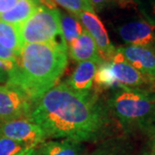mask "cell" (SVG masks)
Instances as JSON below:
<instances>
[{
	"mask_svg": "<svg viewBox=\"0 0 155 155\" xmlns=\"http://www.w3.org/2000/svg\"><path fill=\"white\" fill-rule=\"evenodd\" d=\"M37 149L40 155H82L84 152L81 142L69 139L44 141Z\"/></svg>",
	"mask_w": 155,
	"mask_h": 155,
	"instance_id": "cell-14",
	"label": "cell"
},
{
	"mask_svg": "<svg viewBox=\"0 0 155 155\" xmlns=\"http://www.w3.org/2000/svg\"><path fill=\"white\" fill-rule=\"evenodd\" d=\"M67 64V47L64 43L23 45L16 67L8 74L7 84L35 104L59 82Z\"/></svg>",
	"mask_w": 155,
	"mask_h": 155,
	"instance_id": "cell-2",
	"label": "cell"
},
{
	"mask_svg": "<svg viewBox=\"0 0 155 155\" xmlns=\"http://www.w3.org/2000/svg\"><path fill=\"white\" fill-rule=\"evenodd\" d=\"M109 62L112 75L118 86L155 91V84L132 67L117 48L116 54Z\"/></svg>",
	"mask_w": 155,
	"mask_h": 155,
	"instance_id": "cell-6",
	"label": "cell"
},
{
	"mask_svg": "<svg viewBox=\"0 0 155 155\" xmlns=\"http://www.w3.org/2000/svg\"><path fill=\"white\" fill-rule=\"evenodd\" d=\"M91 155H110V154L105 153H102V152H100V153H93V154H91Z\"/></svg>",
	"mask_w": 155,
	"mask_h": 155,
	"instance_id": "cell-27",
	"label": "cell"
},
{
	"mask_svg": "<svg viewBox=\"0 0 155 155\" xmlns=\"http://www.w3.org/2000/svg\"><path fill=\"white\" fill-rule=\"evenodd\" d=\"M32 104L17 88L0 85V121L29 118Z\"/></svg>",
	"mask_w": 155,
	"mask_h": 155,
	"instance_id": "cell-7",
	"label": "cell"
},
{
	"mask_svg": "<svg viewBox=\"0 0 155 155\" xmlns=\"http://www.w3.org/2000/svg\"><path fill=\"white\" fill-rule=\"evenodd\" d=\"M130 1H131V0H122V5H127V4H128Z\"/></svg>",
	"mask_w": 155,
	"mask_h": 155,
	"instance_id": "cell-26",
	"label": "cell"
},
{
	"mask_svg": "<svg viewBox=\"0 0 155 155\" xmlns=\"http://www.w3.org/2000/svg\"><path fill=\"white\" fill-rule=\"evenodd\" d=\"M17 28L22 46L34 43L66 44L62 36L58 9L41 5Z\"/></svg>",
	"mask_w": 155,
	"mask_h": 155,
	"instance_id": "cell-4",
	"label": "cell"
},
{
	"mask_svg": "<svg viewBox=\"0 0 155 155\" xmlns=\"http://www.w3.org/2000/svg\"><path fill=\"white\" fill-rule=\"evenodd\" d=\"M146 132L148 136V141L143 155H155V127H151Z\"/></svg>",
	"mask_w": 155,
	"mask_h": 155,
	"instance_id": "cell-21",
	"label": "cell"
},
{
	"mask_svg": "<svg viewBox=\"0 0 155 155\" xmlns=\"http://www.w3.org/2000/svg\"><path fill=\"white\" fill-rule=\"evenodd\" d=\"M35 105L29 119L47 138L92 142L108 135L114 124L107 104L97 95L76 91L66 82L56 84Z\"/></svg>",
	"mask_w": 155,
	"mask_h": 155,
	"instance_id": "cell-1",
	"label": "cell"
},
{
	"mask_svg": "<svg viewBox=\"0 0 155 155\" xmlns=\"http://www.w3.org/2000/svg\"><path fill=\"white\" fill-rule=\"evenodd\" d=\"M41 5L39 0H19L12 9L0 15V21L18 26L28 19Z\"/></svg>",
	"mask_w": 155,
	"mask_h": 155,
	"instance_id": "cell-13",
	"label": "cell"
},
{
	"mask_svg": "<svg viewBox=\"0 0 155 155\" xmlns=\"http://www.w3.org/2000/svg\"><path fill=\"white\" fill-rule=\"evenodd\" d=\"M18 1L19 0H0V15L12 9Z\"/></svg>",
	"mask_w": 155,
	"mask_h": 155,
	"instance_id": "cell-24",
	"label": "cell"
},
{
	"mask_svg": "<svg viewBox=\"0 0 155 155\" xmlns=\"http://www.w3.org/2000/svg\"><path fill=\"white\" fill-rule=\"evenodd\" d=\"M107 105L125 129L146 132L155 127V91L119 85L113 88Z\"/></svg>",
	"mask_w": 155,
	"mask_h": 155,
	"instance_id": "cell-3",
	"label": "cell"
},
{
	"mask_svg": "<svg viewBox=\"0 0 155 155\" xmlns=\"http://www.w3.org/2000/svg\"><path fill=\"white\" fill-rule=\"evenodd\" d=\"M67 48L74 61L78 62L88 61L102 62L94 40L85 29L78 38L67 47Z\"/></svg>",
	"mask_w": 155,
	"mask_h": 155,
	"instance_id": "cell-12",
	"label": "cell"
},
{
	"mask_svg": "<svg viewBox=\"0 0 155 155\" xmlns=\"http://www.w3.org/2000/svg\"><path fill=\"white\" fill-rule=\"evenodd\" d=\"M0 134L33 148L43 143L47 139L43 130L29 118L0 121Z\"/></svg>",
	"mask_w": 155,
	"mask_h": 155,
	"instance_id": "cell-5",
	"label": "cell"
},
{
	"mask_svg": "<svg viewBox=\"0 0 155 155\" xmlns=\"http://www.w3.org/2000/svg\"><path fill=\"white\" fill-rule=\"evenodd\" d=\"M117 32L127 45L144 47L155 53V26L146 18L125 22Z\"/></svg>",
	"mask_w": 155,
	"mask_h": 155,
	"instance_id": "cell-9",
	"label": "cell"
},
{
	"mask_svg": "<svg viewBox=\"0 0 155 155\" xmlns=\"http://www.w3.org/2000/svg\"><path fill=\"white\" fill-rule=\"evenodd\" d=\"M141 10L146 19L155 26V0H145Z\"/></svg>",
	"mask_w": 155,
	"mask_h": 155,
	"instance_id": "cell-20",
	"label": "cell"
},
{
	"mask_svg": "<svg viewBox=\"0 0 155 155\" xmlns=\"http://www.w3.org/2000/svg\"><path fill=\"white\" fill-rule=\"evenodd\" d=\"M73 15L94 40L101 61H110L116 54V48L110 42L107 30L101 20L95 13L87 11L78 12Z\"/></svg>",
	"mask_w": 155,
	"mask_h": 155,
	"instance_id": "cell-8",
	"label": "cell"
},
{
	"mask_svg": "<svg viewBox=\"0 0 155 155\" xmlns=\"http://www.w3.org/2000/svg\"><path fill=\"white\" fill-rule=\"evenodd\" d=\"M101 62L88 61L79 62L66 83L78 92H88L92 87L95 75Z\"/></svg>",
	"mask_w": 155,
	"mask_h": 155,
	"instance_id": "cell-11",
	"label": "cell"
},
{
	"mask_svg": "<svg viewBox=\"0 0 155 155\" xmlns=\"http://www.w3.org/2000/svg\"><path fill=\"white\" fill-rule=\"evenodd\" d=\"M28 145L13 140L0 134V155H19L31 149Z\"/></svg>",
	"mask_w": 155,
	"mask_h": 155,
	"instance_id": "cell-18",
	"label": "cell"
},
{
	"mask_svg": "<svg viewBox=\"0 0 155 155\" xmlns=\"http://www.w3.org/2000/svg\"><path fill=\"white\" fill-rule=\"evenodd\" d=\"M89 3L93 8L94 11H100L105 8L106 6L110 5L111 4H115V3L122 5V0H89Z\"/></svg>",
	"mask_w": 155,
	"mask_h": 155,
	"instance_id": "cell-22",
	"label": "cell"
},
{
	"mask_svg": "<svg viewBox=\"0 0 155 155\" xmlns=\"http://www.w3.org/2000/svg\"><path fill=\"white\" fill-rule=\"evenodd\" d=\"M19 155H40L39 154L38 149L36 147L35 148H31V149H28L25 152H23L22 153H20Z\"/></svg>",
	"mask_w": 155,
	"mask_h": 155,
	"instance_id": "cell-25",
	"label": "cell"
},
{
	"mask_svg": "<svg viewBox=\"0 0 155 155\" xmlns=\"http://www.w3.org/2000/svg\"><path fill=\"white\" fill-rule=\"evenodd\" d=\"M0 44L19 55L22 44L17 26L0 21Z\"/></svg>",
	"mask_w": 155,
	"mask_h": 155,
	"instance_id": "cell-16",
	"label": "cell"
},
{
	"mask_svg": "<svg viewBox=\"0 0 155 155\" xmlns=\"http://www.w3.org/2000/svg\"><path fill=\"white\" fill-rule=\"evenodd\" d=\"M17 58H18V55L16 54L14 52H12L10 49H7L5 47H3L2 45L0 44V59L1 60L11 61L17 63Z\"/></svg>",
	"mask_w": 155,
	"mask_h": 155,
	"instance_id": "cell-23",
	"label": "cell"
},
{
	"mask_svg": "<svg viewBox=\"0 0 155 155\" xmlns=\"http://www.w3.org/2000/svg\"><path fill=\"white\" fill-rule=\"evenodd\" d=\"M94 81L98 87L103 89H113L118 86V84L112 75L109 61H102L98 65L97 70L95 75Z\"/></svg>",
	"mask_w": 155,
	"mask_h": 155,
	"instance_id": "cell-17",
	"label": "cell"
},
{
	"mask_svg": "<svg viewBox=\"0 0 155 155\" xmlns=\"http://www.w3.org/2000/svg\"><path fill=\"white\" fill-rule=\"evenodd\" d=\"M126 61L155 84V53L144 47L125 45L117 48Z\"/></svg>",
	"mask_w": 155,
	"mask_h": 155,
	"instance_id": "cell-10",
	"label": "cell"
},
{
	"mask_svg": "<svg viewBox=\"0 0 155 155\" xmlns=\"http://www.w3.org/2000/svg\"><path fill=\"white\" fill-rule=\"evenodd\" d=\"M59 16L62 36L67 47H68L73 41L81 35L84 28L78 20L77 17L70 12H62L59 11Z\"/></svg>",
	"mask_w": 155,
	"mask_h": 155,
	"instance_id": "cell-15",
	"label": "cell"
},
{
	"mask_svg": "<svg viewBox=\"0 0 155 155\" xmlns=\"http://www.w3.org/2000/svg\"><path fill=\"white\" fill-rule=\"evenodd\" d=\"M64 9H66L72 14H77L78 12L87 11L95 13L93 8L89 3V0H53Z\"/></svg>",
	"mask_w": 155,
	"mask_h": 155,
	"instance_id": "cell-19",
	"label": "cell"
}]
</instances>
